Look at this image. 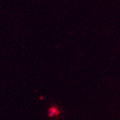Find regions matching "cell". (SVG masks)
<instances>
[{
  "instance_id": "6da1fadb",
  "label": "cell",
  "mask_w": 120,
  "mask_h": 120,
  "mask_svg": "<svg viewBox=\"0 0 120 120\" xmlns=\"http://www.w3.org/2000/svg\"><path fill=\"white\" fill-rule=\"evenodd\" d=\"M62 114L59 106L57 105H53L48 109V117L49 118H59Z\"/></svg>"
}]
</instances>
